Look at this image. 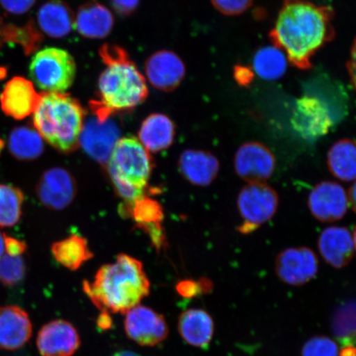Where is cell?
I'll list each match as a JSON object with an SVG mask.
<instances>
[{"instance_id": "e0dca14e", "label": "cell", "mask_w": 356, "mask_h": 356, "mask_svg": "<svg viewBox=\"0 0 356 356\" xmlns=\"http://www.w3.org/2000/svg\"><path fill=\"white\" fill-rule=\"evenodd\" d=\"M318 247L327 264L334 268H343L355 254V233L351 234L346 227H327L319 236Z\"/></svg>"}, {"instance_id": "f6af8a7d", "label": "cell", "mask_w": 356, "mask_h": 356, "mask_svg": "<svg viewBox=\"0 0 356 356\" xmlns=\"http://www.w3.org/2000/svg\"><path fill=\"white\" fill-rule=\"evenodd\" d=\"M113 356H141L131 350H122L115 353Z\"/></svg>"}, {"instance_id": "d590c367", "label": "cell", "mask_w": 356, "mask_h": 356, "mask_svg": "<svg viewBox=\"0 0 356 356\" xmlns=\"http://www.w3.org/2000/svg\"><path fill=\"white\" fill-rule=\"evenodd\" d=\"M175 288L178 295L186 299H193L203 295L199 280L195 282L191 279L182 280L176 284Z\"/></svg>"}, {"instance_id": "d6986e66", "label": "cell", "mask_w": 356, "mask_h": 356, "mask_svg": "<svg viewBox=\"0 0 356 356\" xmlns=\"http://www.w3.org/2000/svg\"><path fill=\"white\" fill-rule=\"evenodd\" d=\"M178 168L190 184L198 186H210L220 172V162L209 151L188 149L180 155Z\"/></svg>"}, {"instance_id": "f546056e", "label": "cell", "mask_w": 356, "mask_h": 356, "mask_svg": "<svg viewBox=\"0 0 356 356\" xmlns=\"http://www.w3.org/2000/svg\"><path fill=\"white\" fill-rule=\"evenodd\" d=\"M24 202V195L20 189L0 184V227H12L19 222Z\"/></svg>"}, {"instance_id": "ac0fdd59", "label": "cell", "mask_w": 356, "mask_h": 356, "mask_svg": "<svg viewBox=\"0 0 356 356\" xmlns=\"http://www.w3.org/2000/svg\"><path fill=\"white\" fill-rule=\"evenodd\" d=\"M32 334L33 324L26 311L16 305L0 307V349H20Z\"/></svg>"}, {"instance_id": "e575fe53", "label": "cell", "mask_w": 356, "mask_h": 356, "mask_svg": "<svg viewBox=\"0 0 356 356\" xmlns=\"http://www.w3.org/2000/svg\"><path fill=\"white\" fill-rule=\"evenodd\" d=\"M37 0H0V6L8 13L22 15L32 8Z\"/></svg>"}, {"instance_id": "f1b7e54d", "label": "cell", "mask_w": 356, "mask_h": 356, "mask_svg": "<svg viewBox=\"0 0 356 356\" xmlns=\"http://www.w3.org/2000/svg\"><path fill=\"white\" fill-rule=\"evenodd\" d=\"M126 216L133 218L145 231L161 226L163 212L161 206L155 200L144 197L131 204H124L122 210Z\"/></svg>"}, {"instance_id": "cb8c5ba5", "label": "cell", "mask_w": 356, "mask_h": 356, "mask_svg": "<svg viewBox=\"0 0 356 356\" xmlns=\"http://www.w3.org/2000/svg\"><path fill=\"white\" fill-rule=\"evenodd\" d=\"M38 22L44 33L53 38H63L74 26V15L61 0H51L39 8Z\"/></svg>"}, {"instance_id": "52a82bcc", "label": "cell", "mask_w": 356, "mask_h": 356, "mask_svg": "<svg viewBox=\"0 0 356 356\" xmlns=\"http://www.w3.org/2000/svg\"><path fill=\"white\" fill-rule=\"evenodd\" d=\"M279 207V197L274 188L266 184H248L240 191L238 208L244 224L239 231L251 233L273 219Z\"/></svg>"}, {"instance_id": "60d3db41", "label": "cell", "mask_w": 356, "mask_h": 356, "mask_svg": "<svg viewBox=\"0 0 356 356\" xmlns=\"http://www.w3.org/2000/svg\"><path fill=\"white\" fill-rule=\"evenodd\" d=\"M200 288L203 295H207L213 291V284L210 279L202 277L199 280Z\"/></svg>"}, {"instance_id": "30bf717a", "label": "cell", "mask_w": 356, "mask_h": 356, "mask_svg": "<svg viewBox=\"0 0 356 356\" xmlns=\"http://www.w3.org/2000/svg\"><path fill=\"white\" fill-rule=\"evenodd\" d=\"M124 314V332L137 344L154 346L168 337V327L165 318L149 307L138 305Z\"/></svg>"}, {"instance_id": "4dcf8cb0", "label": "cell", "mask_w": 356, "mask_h": 356, "mask_svg": "<svg viewBox=\"0 0 356 356\" xmlns=\"http://www.w3.org/2000/svg\"><path fill=\"white\" fill-rule=\"evenodd\" d=\"M355 302L338 309L332 319V332L337 339L345 345H354L355 336Z\"/></svg>"}, {"instance_id": "603a6c76", "label": "cell", "mask_w": 356, "mask_h": 356, "mask_svg": "<svg viewBox=\"0 0 356 356\" xmlns=\"http://www.w3.org/2000/svg\"><path fill=\"white\" fill-rule=\"evenodd\" d=\"M175 124L166 115L154 113L142 123L139 140L149 152L157 153L170 147L175 140Z\"/></svg>"}, {"instance_id": "d4e9b609", "label": "cell", "mask_w": 356, "mask_h": 356, "mask_svg": "<svg viewBox=\"0 0 356 356\" xmlns=\"http://www.w3.org/2000/svg\"><path fill=\"white\" fill-rule=\"evenodd\" d=\"M327 167L332 175L341 181H353L356 175L355 141L342 139L336 142L327 153Z\"/></svg>"}, {"instance_id": "4316f807", "label": "cell", "mask_w": 356, "mask_h": 356, "mask_svg": "<svg viewBox=\"0 0 356 356\" xmlns=\"http://www.w3.org/2000/svg\"><path fill=\"white\" fill-rule=\"evenodd\" d=\"M8 147L13 157L24 161L39 158L44 151L42 136L30 127L13 129L8 137Z\"/></svg>"}, {"instance_id": "ba28073f", "label": "cell", "mask_w": 356, "mask_h": 356, "mask_svg": "<svg viewBox=\"0 0 356 356\" xmlns=\"http://www.w3.org/2000/svg\"><path fill=\"white\" fill-rule=\"evenodd\" d=\"M275 165L273 151L257 141L244 143L234 156L235 172L248 184H266L273 175Z\"/></svg>"}, {"instance_id": "4fadbf2b", "label": "cell", "mask_w": 356, "mask_h": 356, "mask_svg": "<svg viewBox=\"0 0 356 356\" xmlns=\"http://www.w3.org/2000/svg\"><path fill=\"white\" fill-rule=\"evenodd\" d=\"M37 193L44 207L60 211L72 203L76 194V184L65 169L53 168L43 173L37 186Z\"/></svg>"}, {"instance_id": "44dd1931", "label": "cell", "mask_w": 356, "mask_h": 356, "mask_svg": "<svg viewBox=\"0 0 356 356\" xmlns=\"http://www.w3.org/2000/svg\"><path fill=\"white\" fill-rule=\"evenodd\" d=\"M113 26V13L108 8L97 2L83 4L74 17V26L78 33L88 39L108 37Z\"/></svg>"}, {"instance_id": "7a4b0ae2", "label": "cell", "mask_w": 356, "mask_h": 356, "mask_svg": "<svg viewBox=\"0 0 356 356\" xmlns=\"http://www.w3.org/2000/svg\"><path fill=\"white\" fill-rule=\"evenodd\" d=\"M83 288L102 312L124 314L149 295L150 282L139 260L120 254L97 270L92 282H84Z\"/></svg>"}, {"instance_id": "8fae6325", "label": "cell", "mask_w": 356, "mask_h": 356, "mask_svg": "<svg viewBox=\"0 0 356 356\" xmlns=\"http://www.w3.org/2000/svg\"><path fill=\"white\" fill-rule=\"evenodd\" d=\"M120 140L118 124L110 118L105 120L92 118L84 122L80 134L79 145L96 161L106 164Z\"/></svg>"}, {"instance_id": "2e32d148", "label": "cell", "mask_w": 356, "mask_h": 356, "mask_svg": "<svg viewBox=\"0 0 356 356\" xmlns=\"http://www.w3.org/2000/svg\"><path fill=\"white\" fill-rule=\"evenodd\" d=\"M40 99L34 84L24 77H15L4 86L0 95V105L4 114L22 120L34 113Z\"/></svg>"}, {"instance_id": "b9f144b4", "label": "cell", "mask_w": 356, "mask_h": 356, "mask_svg": "<svg viewBox=\"0 0 356 356\" xmlns=\"http://www.w3.org/2000/svg\"><path fill=\"white\" fill-rule=\"evenodd\" d=\"M7 28L8 24H4L1 17H0V47H1L4 43H6Z\"/></svg>"}, {"instance_id": "8d00e7d4", "label": "cell", "mask_w": 356, "mask_h": 356, "mask_svg": "<svg viewBox=\"0 0 356 356\" xmlns=\"http://www.w3.org/2000/svg\"><path fill=\"white\" fill-rule=\"evenodd\" d=\"M140 0H111V6L118 15L127 17L132 15L139 7Z\"/></svg>"}, {"instance_id": "1f68e13d", "label": "cell", "mask_w": 356, "mask_h": 356, "mask_svg": "<svg viewBox=\"0 0 356 356\" xmlns=\"http://www.w3.org/2000/svg\"><path fill=\"white\" fill-rule=\"evenodd\" d=\"M26 264L22 256L3 254L0 257V283L12 287L20 284L25 278Z\"/></svg>"}, {"instance_id": "7c38bea8", "label": "cell", "mask_w": 356, "mask_h": 356, "mask_svg": "<svg viewBox=\"0 0 356 356\" xmlns=\"http://www.w3.org/2000/svg\"><path fill=\"white\" fill-rule=\"evenodd\" d=\"M309 211L316 220L323 222L340 220L346 216L349 204L344 188L335 181H322L309 194Z\"/></svg>"}, {"instance_id": "ffe728a7", "label": "cell", "mask_w": 356, "mask_h": 356, "mask_svg": "<svg viewBox=\"0 0 356 356\" xmlns=\"http://www.w3.org/2000/svg\"><path fill=\"white\" fill-rule=\"evenodd\" d=\"M178 332L188 345L207 348L215 333V323L206 310L188 309L182 312L178 318Z\"/></svg>"}, {"instance_id": "ee69618b", "label": "cell", "mask_w": 356, "mask_h": 356, "mask_svg": "<svg viewBox=\"0 0 356 356\" xmlns=\"http://www.w3.org/2000/svg\"><path fill=\"white\" fill-rule=\"evenodd\" d=\"M347 198H348V204H350L353 210H355V184H354L353 186L349 190L348 194H347Z\"/></svg>"}, {"instance_id": "7bdbcfd3", "label": "cell", "mask_w": 356, "mask_h": 356, "mask_svg": "<svg viewBox=\"0 0 356 356\" xmlns=\"http://www.w3.org/2000/svg\"><path fill=\"white\" fill-rule=\"evenodd\" d=\"M339 356H355L354 345H345L343 348L339 350Z\"/></svg>"}, {"instance_id": "484cf974", "label": "cell", "mask_w": 356, "mask_h": 356, "mask_svg": "<svg viewBox=\"0 0 356 356\" xmlns=\"http://www.w3.org/2000/svg\"><path fill=\"white\" fill-rule=\"evenodd\" d=\"M51 252L58 264L70 270H79L93 257L87 240L77 234L53 244Z\"/></svg>"}, {"instance_id": "d6a6232c", "label": "cell", "mask_w": 356, "mask_h": 356, "mask_svg": "<svg viewBox=\"0 0 356 356\" xmlns=\"http://www.w3.org/2000/svg\"><path fill=\"white\" fill-rule=\"evenodd\" d=\"M302 356H339V348L335 341L326 336H316L305 342Z\"/></svg>"}, {"instance_id": "3957f363", "label": "cell", "mask_w": 356, "mask_h": 356, "mask_svg": "<svg viewBox=\"0 0 356 356\" xmlns=\"http://www.w3.org/2000/svg\"><path fill=\"white\" fill-rule=\"evenodd\" d=\"M106 65L99 80V100L91 102L97 118L108 119L115 113L130 111L148 97L145 79L124 49L106 44L100 49Z\"/></svg>"}, {"instance_id": "277c9868", "label": "cell", "mask_w": 356, "mask_h": 356, "mask_svg": "<svg viewBox=\"0 0 356 356\" xmlns=\"http://www.w3.org/2000/svg\"><path fill=\"white\" fill-rule=\"evenodd\" d=\"M33 114L34 128L49 145L65 154L78 148L86 111L76 99L64 92H43Z\"/></svg>"}, {"instance_id": "83f0119b", "label": "cell", "mask_w": 356, "mask_h": 356, "mask_svg": "<svg viewBox=\"0 0 356 356\" xmlns=\"http://www.w3.org/2000/svg\"><path fill=\"white\" fill-rule=\"evenodd\" d=\"M287 56L277 46L259 49L253 57L252 68L262 79L277 80L286 74L288 65Z\"/></svg>"}, {"instance_id": "6da1fadb", "label": "cell", "mask_w": 356, "mask_h": 356, "mask_svg": "<svg viewBox=\"0 0 356 356\" xmlns=\"http://www.w3.org/2000/svg\"><path fill=\"white\" fill-rule=\"evenodd\" d=\"M330 8L318 6L307 0H284L271 41L301 70L312 66V58L334 37Z\"/></svg>"}, {"instance_id": "ab89813d", "label": "cell", "mask_w": 356, "mask_h": 356, "mask_svg": "<svg viewBox=\"0 0 356 356\" xmlns=\"http://www.w3.org/2000/svg\"><path fill=\"white\" fill-rule=\"evenodd\" d=\"M97 323V326L102 329V330H108V329H110L111 326H113V320H111L109 313L102 312Z\"/></svg>"}, {"instance_id": "9c48e42d", "label": "cell", "mask_w": 356, "mask_h": 356, "mask_svg": "<svg viewBox=\"0 0 356 356\" xmlns=\"http://www.w3.org/2000/svg\"><path fill=\"white\" fill-rule=\"evenodd\" d=\"M319 261L312 249L307 247L289 248L275 258V270L278 278L292 286H301L318 274Z\"/></svg>"}, {"instance_id": "5bb4252c", "label": "cell", "mask_w": 356, "mask_h": 356, "mask_svg": "<svg viewBox=\"0 0 356 356\" xmlns=\"http://www.w3.org/2000/svg\"><path fill=\"white\" fill-rule=\"evenodd\" d=\"M42 356H72L80 346V337L72 324L57 319L44 325L37 337Z\"/></svg>"}, {"instance_id": "5b68a950", "label": "cell", "mask_w": 356, "mask_h": 356, "mask_svg": "<svg viewBox=\"0 0 356 356\" xmlns=\"http://www.w3.org/2000/svg\"><path fill=\"white\" fill-rule=\"evenodd\" d=\"M106 165L114 188L124 204L145 197L154 162L139 140L135 137L120 139Z\"/></svg>"}, {"instance_id": "836d02e7", "label": "cell", "mask_w": 356, "mask_h": 356, "mask_svg": "<svg viewBox=\"0 0 356 356\" xmlns=\"http://www.w3.org/2000/svg\"><path fill=\"white\" fill-rule=\"evenodd\" d=\"M252 1L253 0H211L217 10L229 16L241 15L252 6Z\"/></svg>"}, {"instance_id": "7402d4cb", "label": "cell", "mask_w": 356, "mask_h": 356, "mask_svg": "<svg viewBox=\"0 0 356 356\" xmlns=\"http://www.w3.org/2000/svg\"><path fill=\"white\" fill-rule=\"evenodd\" d=\"M293 126L302 136L318 137L331 127V118L322 102L313 97H302L298 102L293 118Z\"/></svg>"}, {"instance_id": "74e56055", "label": "cell", "mask_w": 356, "mask_h": 356, "mask_svg": "<svg viewBox=\"0 0 356 356\" xmlns=\"http://www.w3.org/2000/svg\"><path fill=\"white\" fill-rule=\"evenodd\" d=\"M4 245L6 254L10 256H22L26 249L25 243L6 235H4Z\"/></svg>"}, {"instance_id": "f35d334b", "label": "cell", "mask_w": 356, "mask_h": 356, "mask_svg": "<svg viewBox=\"0 0 356 356\" xmlns=\"http://www.w3.org/2000/svg\"><path fill=\"white\" fill-rule=\"evenodd\" d=\"M234 78L240 86H247L252 81L253 72L248 67L238 65L234 69Z\"/></svg>"}, {"instance_id": "9a60e30c", "label": "cell", "mask_w": 356, "mask_h": 356, "mask_svg": "<svg viewBox=\"0 0 356 356\" xmlns=\"http://www.w3.org/2000/svg\"><path fill=\"white\" fill-rule=\"evenodd\" d=\"M145 72L154 88L163 92H171L184 80L186 68L181 58L175 52L160 51L146 60Z\"/></svg>"}, {"instance_id": "bcb514c9", "label": "cell", "mask_w": 356, "mask_h": 356, "mask_svg": "<svg viewBox=\"0 0 356 356\" xmlns=\"http://www.w3.org/2000/svg\"><path fill=\"white\" fill-rule=\"evenodd\" d=\"M6 252V245H4V235L0 233V257L4 254Z\"/></svg>"}, {"instance_id": "8992f818", "label": "cell", "mask_w": 356, "mask_h": 356, "mask_svg": "<svg viewBox=\"0 0 356 356\" xmlns=\"http://www.w3.org/2000/svg\"><path fill=\"white\" fill-rule=\"evenodd\" d=\"M29 74L43 92H64L74 83L76 64L68 51L55 47L44 48L33 57Z\"/></svg>"}]
</instances>
